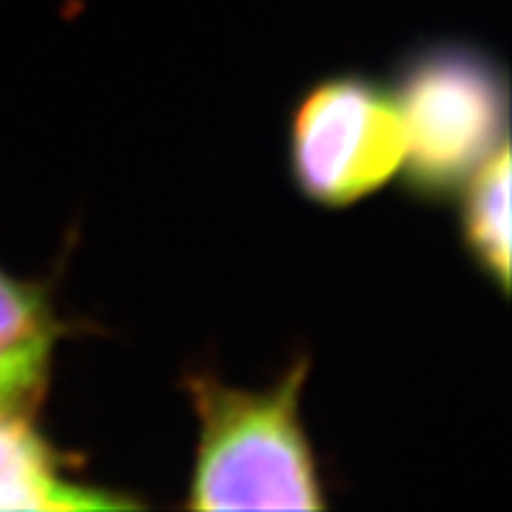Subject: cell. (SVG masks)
<instances>
[{
    "instance_id": "1",
    "label": "cell",
    "mask_w": 512,
    "mask_h": 512,
    "mask_svg": "<svg viewBox=\"0 0 512 512\" xmlns=\"http://www.w3.org/2000/svg\"><path fill=\"white\" fill-rule=\"evenodd\" d=\"M309 371V356H298L262 390L236 387L207 371L186 377L183 387L199 421L186 489L189 510L327 507L301 413Z\"/></svg>"
},
{
    "instance_id": "2",
    "label": "cell",
    "mask_w": 512,
    "mask_h": 512,
    "mask_svg": "<svg viewBox=\"0 0 512 512\" xmlns=\"http://www.w3.org/2000/svg\"><path fill=\"white\" fill-rule=\"evenodd\" d=\"M392 95L405 134L403 178L413 196L442 202L507 144L505 68L465 42H434L400 66Z\"/></svg>"
},
{
    "instance_id": "3",
    "label": "cell",
    "mask_w": 512,
    "mask_h": 512,
    "mask_svg": "<svg viewBox=\"0 0 512 512\" xmlns=\"http://www.w3.org/2000/svg\"><path fill=\"white\" fill-rule=\"evenodd\" d=\"M403 157V121L392 87L366 74L324 76L290 115V176L319 207L343 209L377 194L400 176Z\"/></svg>"
},
{
    "instance_id": "4",
    "label": "cell",
    "mask_w": 512,
    "mask_h": 512,
    "mask_svg": "<svg viewBox=\"0 0 512 512\" xmlns=\"http://www.w3.org/2000/svg\"><path fill=\"white\" fill-rule=\"evenodd\" d=\"M126 492L81 481L27 411H0V510H134Z\"/></svg>"
},
{
    "instance_id": "5",
    "label": "cell",
    "mask_w": 512,
    "mask_h": 512,
    "mask_svg": "<svg viewBox=\"0 0 512 512\" xmlns=\"http://www.w3.org/2000/svg\"><path fill=\"white\" fill-rule=\"evenodd\" d=\"M68 332L50 285L19 280L0 267V411L32 413L42 403Z\"/></svg>"
},
{
    "instance_id": "6",
    "label": "cell",
    "mask_w": 512,
    "mask_h": 512,
    "mask_svg": "<svg viewBox=\"0 0 512 512\" xmlns=\"http://www.w3.org/2000/svg\"><path fill=\"white\" fill-rule=\"evenodd\" d=\"M460 199V238L471 262L502 293L510 290V144L463 183Z\"/></svg>"
}]
</instances>
